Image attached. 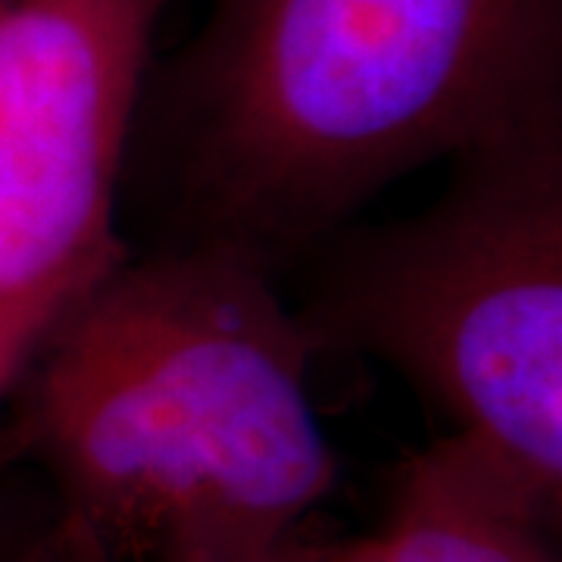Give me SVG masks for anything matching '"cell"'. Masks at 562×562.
<instances>
[{
    "mask_svg": "<svg viewBox=\"0 0 562 562\" xmlns=\"http://www.w3.org/2000/svg\"><path fill=\"white\" fill-rule=\"evenodd\" d=\"M313 347L238 247L122 262L25 372L63 519L116 562H257L297 538L338 479Z\"/></svg>",
    "mask_w": 562,
    "mask_h": 562,
    "instance_id": "1",
    "label": "cell"
},
{
    "mask_svg": "<svg viewBox=\"0 0 562 562\" xmlns=\"http://www.w3.org/2000/svg\"><path fill=\"white\" fill-rule=\"evenodd\" d=\"M562 0H220L181 72L198 241L272 266L391 181L560 122Z\"/></svg>",
    "mask_w": 562,
    "mask_h": 562,
    "instance_id": "2",
    "label": "cell"
},
{
    "mask_svg": "<svg viewBox=\"0 0 562 562\" xmlns=\"http://www.w3.org/2000/svg\"><path fill=\"white\" fill-rule=\"evenodd\" d=\"M301 319L313 344L394 369L503 501L560 519V122L465 157L428 210L347 238Z\"/></svg>",
    "mask_w": 562,
    "mask_h": 562,
    "instance_id": "3",
    "label": "cell"
},
{
    "mask_svg": "<svg viewBox=\"0 0 562 562\" xmlns=\"http://www.w3.org/2000/svg\"><path fill=\"white\" fill-rule=\"evenodd\" d=\"M169 0H0V397L125 257L120 181Z\"/></svg>",
    "mask_w": 562,
    "mask_h": 562,
    "instance_id": "4",
    "label": "cell"
},
{
    "mask_svg": "<svg viewBox=\"0 0 562 562\" xmlns=\"http://www.w3.org/2000/svg\"><path fill=\"white\" fill-rule=\"evenodd\" d=\"M543 535L438 441L403 469L372 541L379 562H553Z\"/></svg>",
    "mask_w": 562,
    "mask_h": 562,
    "instance_id": "5",
    "label": "cell"
},
{
    "mask_svg": "<svg viewBox=\"0 0 562 562\" xmlns=\"http://www.w3.org/2000/svg\"><path fill=\"white\" fill-rule=\"evenodd\" d=\"M257 562H379L375 541H303L301 535L276 547Z\"/></svg>",
    "mask_w": 562,
    "mask_h": 562,
    "instance_id": "6",
    "label": "cell"
},
{
    "mask_svg": "<svg viewBox=\"0 0 562 562\" xmlns=\"http://www.w3.org/2000/svg\"><path fill=\"white\" fill-rule=\"evenodd\" d=\"M47 557H50V562H116L101 543L72 519H63L54 541H50Z\"/></svg>",
    "mask_w": 562,
    "mask_h": 562,
    "instance_id": "7",
    "label": "cell"
},
{
    "mask_svg": "<svg viewBox=\"0 0 562 562\" xmlns=\"http://www.w3.org/2000/svg\"><path fill=\"white\" fill-rule=\"evenodd\" d=\"M44 562H50V557H47V560H44Z\"/></svg>",
    "mask_w": 562,
    "mask_h": 562,
    "instance_id": "8",
    "label": "cell"
}]
</instances>
